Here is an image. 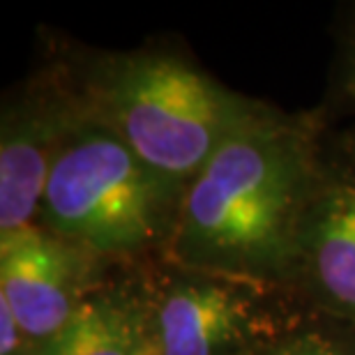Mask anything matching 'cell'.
Listing matches in <instances>:
<instances>
[{
	"label": "cell",
	"mask_w": 355,
	"mask_h": 355,
	"mask_svg": "<svg viewBox=\"0 0 355 355\" xmlns=\"http://www.w3.org/2000/svg\"><path fill=\"white\" fill-rule=\"evenodd\" d=\"M325 168L321 118L263 102L182 191L164 261L286 293Z\"/></svg>",
	"instance_id": "obj_1"
},
{
	"label": "cell",
	"mask_w": 355,
	"mask_h": 355,
	"mask_svg": "<svg viewBox=\"0 0 355 355\" xmlns=\"http://www.w3.org/2000/svg\"><path fill=\"white\" fill-rule=\"evenodd\" d=\"M83 113L109 130L178 196L263 102L226 88L166 46L62 60Z\"/></svg>",
	"instance_id": "obj_2"
},
{
	"label": "cell",
	"mask_w": 355,
	"mask_h": 355,
	"mask_svg": "<svg viewBox=\"0 0 355 355\" xmlns=\"http://www.w3.org/2000/svg\"><path fill=\"white\" fill-rule=\"evenodd\" d=\"M180 196L86 113L49 173L37 226L106 272L166 259Z\"/></svg>",
	"instance_id": "obj_3"
},
{
	"label": "cell",
	"mask_w": 355,
	"mask_h": 355,
	"mask_svg": "<svg viewBox=\"0 0 355 355\" xmlns=\"http://www.w3.org/2000/svg\"><path fill=\"white\" fill-rule=\"evenodd\" d=\"M141 275L157 355H257L300 311L282 291L168 261Z\"/></svg>",
	"instance_id": "obj_4"
},
{
	"label": "cell",
	"mask_w": 355,
	"mask_h": 355,
	"mask_svg": "<svg viewBox=\"0 0 355 355\" xmlns=\"http://www.w3.org/2000/svg\"><path fill=\"white\" fill-rule=\"evenodd\" d=\"M83 109L55 62L3 102L0 116V236L37 226L49 173Z\"/></svg>",
	"instance_id": "obj_5"
},
{
	"label": "cell",
	"mask_w": 355,
	"mask_h": 355,
	"mask_svg": "<svg viewBox=\"0 0 355 355\" xmlns=\"http://www.w3.org/2000/svg\"><path fill=\"white\" fill-rule=\"evenodd\" d=\"M104 268L40 226L0 236V300L37 349L62 330Z\"/></svg>",
	"instance_id": "obj_6"
},
{
	"label": "cell",
	"mask_w": 355,
	"mask_h": 355,
	"mask_svg": "<svg viewBox=\"0 0 355 355\" xmlns=\"http://www.w3.org/2000/svg\"><path fill=\"white\" fill-rule=\"evenodd\" d=\"M288 297L355 328V171L325 168L297 240Z\"/></svg>",
	"instance_id": "obj_7"
},
{
	"label": "cell",
	"mask_w": 355,
	"mask_h": 355,
	"mask_svg": "<svg viewBox=\"0 0 355 355\" xmlns=\"http://www.w3.org/2000/svg\"><path fill=\"white\" fill-rule=\"evenodd\" d=\"M148 330L141 270L111 272L79 304L60 332L33 355H139Z\"/></svg>",
	"instance_id": "obj_8"
},
{
	"label": "cell",
	"mask_w": 355,
	"mask_h": 355,
	"mask_svg": "<svg viewBox=\"0 0 355 355\" xmlns=\"http://www.w3.org/2000/svg\"><path fill=\"white\" fill-rule=\"evenodd\" d=\"M257 355H355V328L300 309Z\"/></svg>",
	"instance_id": "obj_9"
},
{
	"label": "cell",
	"mask_w": 355,
	"mask_h": 355,
	"mask_svg": "<svg viewBox=\"0 0 355 355\" xmlns=\"http://www.w3.org/2000/svg\"><path fill=\"white\" fill-rule=\"evenodd\" d=\"M344 88L355 102V31L349 42V51H346V74H344Z\"/></svg>",
	"instance_id": "obj_10"
},
{
	"label": "cell",
	"mask_w": 355,
	"mask_h": 355,
	"mask_svg": "<svg viewBox=\"0 0 355 355\" xmlns=\"http://www.w3.org/2000/svg\"><path fill=\"white\" fill-rule=\"evenodd\" d=\"M139 355H157V351H155V346L150 342V335H148V330H146V342H144V349H141Z\"/></svg>",
	"instance_id": "obj_11"
},
{
	"label": "cell",
	"mask_w": 355,
	"mask_h": 355,
	"mask_svg": "<svg viewBox=\"0 0 355 355\" xmlns=\"http://www.w3.org/2000/svg\"><path fill=\"white\" fill-rule=\"evenodd\" d=\"M349 162H351L349 168H351V171H355V137L351 139V144H349Z\"/></svg>",
	"instance_id": "obj_12"
}]
</instances>
